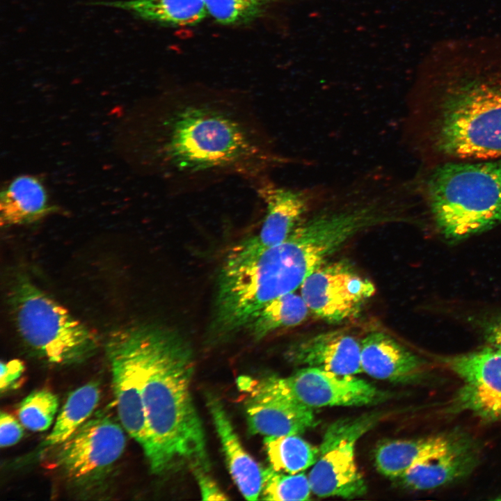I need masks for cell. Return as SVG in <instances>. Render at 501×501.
<instances>
[{"label": "cell", "instance_id": "cell-1", "mask_svg": "<svg viewBox=\"0 0 501 501\" xmlns=\"http://www.w3.org/2000/svg\"><path fill=\"white\" fill-rule=\"evenodd\" d=\"M138 136L141 165L173 195L235 178L252 186L297 162L279 150L257 106L230 94H165L144 110Z\"/></svg>", "mask_w": 501, "mask_h": 501}, {"label": "cell", "instance_id": "cell-2", "mask_svg": "<svg viewBox=\"0 0 501 501\" xmlns=\"http://www.w3.org/2000/svg\"><path fill=\"white\" fill-rule=\"evenodd\" d=\"M405 136L422 167L501 157V63L440 65L407 106Z\"/></svg>", "mask_w": 501, "mask_h": 501}, {"label": "cell", "instance_id": "cell-3", "mask_svg": "<svg viewBox=\"0 0 501 501\" xmlns=\"http://www.w3.org/2000/svg\"><path fill=\"white\" fill-rule=\"evenodd\" d=\"M193 362L181 335L156 326L143 390L146 440L142 448L153 473L182 464L209 470L205 432L190 390Z\"/></svg>", "mask_w": 501, "mask_h": 501}, {"label": "cell", "instance_id": "cell-4", "mask_svg": "<svg viewBox=\"0 0 501 501\" xmlns=\"http://www.w3.org/2000/svg\"><path fill=\"white\" fill-rule=\"evenodd\" d=\"M412 181L415 195L447 239L501 224V157L422 167Z\"/></svg>", "mask_w": 501, "mask_h": 501}, {"label": "cell", "instance_id": "cell-5", "mask_svg": "<svg viewBox=\"0 0 501 501\" xmlns=\"http://www.w3.org/2000/svg\"><path fill=\"white\" fill-rule=\"evenodd\" d=\"M8 302L21 339L47 361L76 365L96 353V334L26 275L19 273L13 278Z\"/></svg>", "mask_w": 501, "mask_h": 501}, {"label": "cell", "instance_id": "cell-6", "mask_svg": "<svg viewBox=\"0 0 501 501\" xmlns=\"http://www.w3.org/2000/svg\"><path fill=\"white\" fill-rule=\"evenodd\" d=\"M155 328L156 325L122 328L112 333L106 344L119 420L142 447L146 440L143 390Z\"/></svg>", "mask_w": 501, "mask_h": 501}, {"label": "cell", "instance_id": "cell-7", "mask_svg": "<svg viewBox=\"0 0 501 501\" xmlns=\"http://www.w3.org/2000/svg\"><path fill=\"white\" fill-rule=\"evenodd\" d=\"M379 413H366L338 420L326 430L308 479L312 492L321 498H353L367 491L356 465L358 440L378 422Z\"/></svg>", "mask_w": 501, "mask_h": 501}, {"label": "cell", "instance_id": "cell-8", "mask_svg": "<svg viewBox=\"0 0 501 501\" xmlns=\"http://www.w3.org/2000/svg\"><path fill=\"white\" fill-rule=\"evenodd\" d=\"M125 445L121 426L109 415L98 413L56 446V463L71 484L86 490L106 478Z\"/></svg>", "mask_w": 501, "mask_h": 501}, {"label": "cell", "instance_id": "cell-9", "mask_svg": "<svg viewBox=\"0 0 501 501\" xmlns=\"http://www.w3.org/2000/svg\"><path fill=\"white\" fill-rule=\"evenodd\" d=\"M239 387L248 394L247 422L253 434L279 436L299 434L316 426L312 408L301 402L285 378L268 376L260 380L239 379Z\"/></svg>", "mask_w": 501, "mask_h": 501}, {"label": "cell", "instance_id": "cell-10", "mask_svg": "<svg viewBox=\"0 0 501 501\" xmlns=\"http://www.w3.org/2000/svg\"><path fill=\"white\" fill-rule=\"evenodd\" d=\"M300 288L310 312L331 324L356 317L376 290L369 279L342 260L321 264Z\"/></svg>", "mask_w": 501, "mask_h": 501}, {"label": "cell", "instance_id": "cell-11", "mask_svg": "<svg viewBox=\"0 0 501 501\" xmlns=\"http://www.w3.org/2000/svg\"><path fill=\"white\" fill-rule=\"evenodd\" d=\"M443 362L462 381L456 399L461 410L501 420V351L486 347L446 357Z\"/></svg>", "mask_w": 501, "mask_h": 501}, {"label": "cell", "instance_id": "cell-12", "mask_svg": "<svg viewBox=\"0 0 501 501\" xmlns=\"http://www.w3.org/2000/svg\"><path fill=\"white\" fill-rule=\"evenodd\" d=\"M264 207L258 233L252 239L266 248L286 239L301 223L326 188L320 186L295 187L282 185L272 177L251 186Z\"/></svg>", "mask_w": 501, "mask_h": 501}, {"label": "cell", "instance_id": "cell-13", "mask_svg": "<svg viewBox=\"0 0 501 501\" xmlns=\"http://www.w3.org/2000/svg\"><path fill=\"white\" fill-rule=\"evenodd\" d=\"M285 381L294 396L312 408L376 404L390 395L355 375L338 374L315 367L301 368Z\"/></svg>", "mask_w": 501, "mask_h": 501}, {"label": "cell", "instance_id": "cell-14", "mask_svg": "<svg viewBox=\"0 0 501 501\" xmlns=\"http://www.w3.org/2000/svg\"><path fill=\"white\" fill-rule=\"evenodd\" d=\"M287 360L303 367H315L343 375L363 372L360 342L342 331L323 332L299 340L289 346Z\"/></svg>", "mask_w": 501, "mask_h": 501}, {"label": "cell", "instance_id": "cell-15", "mask_svg": "<svg viewBox=\"0 0 501 501\" xmlns=\"http://www.w3.org/2000/svg\"><path fill=\"white\" fill-rule=\"evenodd\" d=\"M363 372L376 379L408 383L424 369V359L381 331L368 333L360 342Z\"/></svg>", "mask_w": 501, "mask_h": 501}, {"label": "cell", "instance_id": "cell-16", "mask_svg": "<svg viewBox=\"0 0 501 501\" xmlns=\"http://www.w3.org/2000/svg\"><path fill=\"white\" fill-rule=\"evenodd\" d=\"M207 405L234 484L246 500H257L262 491L264 469L244 448L218 397L207 394Z\"/></svg>", "mask_w": 501, "mask_h": 501}, {"label": "cell", "instance_id": "cell-17", "mask_svg": "<svg viewBox=\"0 0 501 501\" xmlns=\"http://www.w3.org/2000/svg\"><path fill=\"white\" fill-rule=\"evenodd\" d=\"M476 462L473 448L468 443L456 440L448 450L415 464L399 479L410 489L430 490L466 475Z\"/></svg>", "mask_w": 501, "mask_h": 501}, {"label": "cell", "instance_id": "cell-18", "mask_svg": "<svg viewBox=\"0 0 501 501\" xmlns=\"http://www.w3.org/2000/svg\"><path fill=\"white\" fill-rule=\"evenodd\" d=\"M51 212L47 194L40 181L33 176L13 179L0 196L1 225L11 226L35 222Z\"/></svg>", "mask_w": 501, "mask_h": 501}, {"label": "cell", "instance_id": "cell-19", "mask_svg": "<svg viewBox=\"0 0 501 501\" xmlns=\"http://www.w3.org/2000/svg\"><path fill=\"white\" fill-rule=\"evenodd\" d=\"M455 441L444 436L386 441L375 450V466L383 475L399 478L415 464L444 452Z\"/></svg>", "mask_w": 501, "mask_h": 501}, {"label": "cell", "instance_id": "cell-20", "mask_svg": "<svg viewBox=\"0 0 501 501\" xmlns=\"http://www.w3.org/2000/svg\"><path fill=\"white\" fill-rule=\"evenodd\" d=\"M93 4L122 9L144 20L169 26H194L207 14L203 0H128Z\"/></svg>", "mask_w": 501, "mask_h": 501}, {"label": "cell", "instance_id": "cell-21", "mask_svg": "<svg viewBox=\"0 0 501 501\" xmlns=\"http://www.w3.org/2000/svg\"><path fill=\"white\" fill-rule=\"evenodd\" d=\"M309 312L301 294L292 292L266 304L246 328L255 340H261L278 329L301 324Z\"/></svg>", "mask_w": 501, "mask_h": 501}, {"label": "cell", "instance_id": "cell-22", "mask_svg": "<svg viewBox=\"0 0 501 501\" xmlns=\"http://www.w3.org/2000/svg\"><path fill=\"white\" fill-rule=\"evenodd\" d=\"M100 399V388L95 381L87 383L72 391L57 416L51 431L45 438L43 445L57 446L65 441L88 420Z\"/></svg>", "mask_w": 501, "mask_h": 501}, {"label": "cell", "instance_id": "cell-23", "mask_svg": "<svg viewBox=\"0 0 501 501\" xmlns=\"http://www.w3.org/2000/svg\"><path fill=\"white\" fill-rule=\"evenodd\" d=\"M264 445L270 467L278 472H301L313 466L318 457L319 447L297 434L267 436Z\"/></svg>", "mask_w": 501, "mask_h": 501}, {"label": "cell", "instance_id": "cell-24", "mask_svg": "<svg viewBox=\"0 0 501 501\" xmlns=\"http://www.w3.org/2000/svg\"><path fill=\"white\" fill-rule=\"evenodd\" d=\"M312 491L308 476L298 472L284 474L271 467L264 470L262 499L266 500H307Z\"/></svg>", "mask_w": 501, "mask_h": 501}, {"label": "cell", "instance_id": "cell-25", "mask_svg": "<svg viewBox=\"0 0 501 501\" xmlns=\"http://www.w3.org/2000/svg\"><path fill=\"white\" fill-rule=\"evenodd\" d=\"M58 406V397L50 390L33 391L19 405V420L29 430L45 431L51 424Z\"/></svg>", "mask_w": 501, "mask_h": 501}, {"label": "cell", "instance_id": "cell-26", "mask_svg": "<svg viewBox=\"0 0 501 501\" xmlns=\"http://www.w3.org/2000/svg\"><path fill=\"white\" fill-rule=\"evenodd\" d=\"M207 13L224 25L242 24L260 17L273 0H203Z\"/></svg>", "mask_w": 501, "mask_h": 501}, {"label": "cell", "instance_id": "cell-27", "mask_svg": "<svg viewBox=\"0 0 501 501\" xmlns=\"http://www.w3.org/2000/svg\"><path fill=\"white\" fill-rule=\"evenodd\" d=\"M24 435V429L10 414L1 411L0 415V445L7 447L18 443Z\"/></svg>", "mask_w": 501, "mask_h": 501}, {"label": "cell", "instance_id": "cell-28", "mask_svg": "<svg viewBox=\"0 0 501 501\" xmlns=\"http://www.w3.org/2000/svg\"><path fill=\"white\" fill-rule=\"evenodd\" d=\"M24 363L13 359L6 363L1 362L0 390L1 392L14 388L24 372Z\"/></svg>", "mask_w": 501, "mask_h": 501}, {"label": "cell", "instance_id": "cell-29", "mask_svg": "<svg viewBox=\"0 0 501 501\" xmlns=\"http://www.w3.org/2000/svg\"><path fill=\"white\" fill-rule=\"evenodd\" d=\"M207 472L201 468L193 470L202 499L205 500H228L227 495L208 475Z\"/></svg>", "mask_w": 501, "mask_h": 501}, {"label": "cell", "instance_id": "cell-30", "mask_svg": "<svg viewBox=\"0 0 501 501\" xmlns=\"http://www.w3.org/2000/svg\"><path fill=\"white\" fill-rule=\"evenodd\" d=\"M484 335L491 347L501 351V315L486 323Z\"/></svg>", "mask_w": 501, "mask_h": 501}]
</instances>
